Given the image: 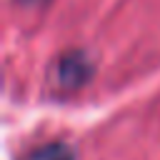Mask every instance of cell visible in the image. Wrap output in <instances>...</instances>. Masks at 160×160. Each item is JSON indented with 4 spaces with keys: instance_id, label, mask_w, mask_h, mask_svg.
I'll list each match as a JSON object with an SVG mask.
<instances>
[{
    "instance_id": "cell-1",
    "label": "cell",
    "mask_w": 160,
    "mask_h": 160,
    "mask_svg": "<svg viewBox=\"0 0 160 160\" xmlns=\"http://www.w3.org/2000/svg\"><path fill=\"white\" fill-rule=\"evenodd\" d=\"M90 78H92V62L80 50H70L55 58V62L50 65V75H48L50 85L58 92H72L82 88Z\"/></svg>"
},
{
    "instance_id": "cell-2",
    "label": "cell",
    "mask_w": 160,
    "mask_h": 160,
    "mask_svg": "<svg viewBox=\"0 0 160 160\" xmlns=\"http://www.w3.org/2000/svg\"><path fill=\"white\" fill-rule=\"evenodd\" d=\"M25 160H75V152H72V148L68 142L55 140V142H48V145L35 148Z\"/></svg>"
},
{
    "instance_id": "cell-3",
    "label": "cell",
    "mask_w": 160,
    "mask_h": 160,
    "mask_svg": "<svg viewBox=\"0 0 160 160\" xmlns=\"http://www.w3.org/2000/svg\"><path fill=\"white\" fill-rule=\"evenodd\" d=\"M15 2H20V5H40L45 0H15Z\"/></svg>"
}]
</instances>
